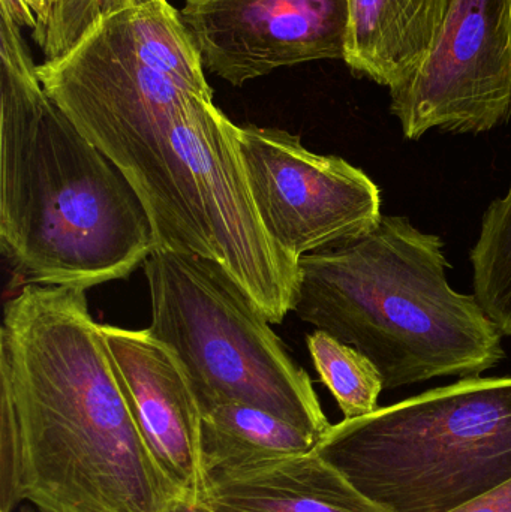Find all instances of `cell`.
<instances>
[{"mask_svg":"<svg viewBox=\"0 0 511 512\" xmlns=\"http://www.w3.org/2000/svg\"><path fill=\"white\" fill-rule=\"evenodd\" d=\"M239 143L258 215L297 261L380 224V188L345 159L317 155L282 129L240 126Z\"/></svg>","mask_w":511,"mask_h":512,"instance_id":"cell-6","label":"cell"},{"mask_svg":"<svg viewBox=\"0 0 511 512\" xmlns=\"http://www.w3.org/2000/svg\"><path fill=\"white\" fill-rule=\"evenodd\" d=\"M218 512H384L317 451L207 475Z\"/></svg>","mask_w":511,"mask_h":512,"instance_id":"cell-10","label":"cell"},{"mask_svg":"<svg viewBox=\"0 0 511 512\" xmlns=\"http://www.w3.org/2000/svg\"><path fill=\"white\" fill-rule=\"evenodd\" d=\"M321 436L243 403L203 411L201 457L206 475L317 450Z\"/></svg>","mask_w":511,"mask_h":512,"instance_id":"cell-12","label":"cell"},{"mask_svg":"<svg viewBox=\"0 0 511 512\" xmlns=\"http://www.w3.org/2000/svg\"><path fill=\"white\" fill-rule=\"evenodd\" d=\"M140 0H53L50 15L33 39L44 53L45 62L57 60L74 50L105 18L119 14Z\"/></svg>","mask_w":511,"mask_h":512,"instance_id":"cell-16","label":"cell"},{"mask_svg":"<svg viewBox=\"0 0 511 512\" xmlns=\"http://www.w3.org/2000/svg\"><path fill=\"white\" fill-rule=\"evenodd\" d=\"M177 498L86 291L24 286L0 328V512H167Z\"/></svg>","mask_w":511,"mask_h":512,"instance_id":"cell-1","label":"cell"},{"mask_svg":"<svg viewBox=\"0 0 511 512\" xmlns=\"http://www.w3.org/2000/svg\"><path fill=\"white\" fill-rule=\"evenodd\" d=\"M101 330L120 387L162 471L183 499L207 502L203 414L179 361L149 328Z\"/></svg>","mask_w":511,"mask_h":512,"instance_id":"cell-9","label":"cell"},{"mask_svg":"<svg viewBox=\"0 0 511 512\" xmlns=\"http://www.w3.org/2000/svg\"><path fill=\"white\" fill-rule=\"evenodd\" d=\"M129 45L150 68L177 86L213 101L200 51L188 27L168 0H140L119 12Z\"/></svg>","mask_w":511,"mask_h":512,"instance_id":"cell-13","label":"cell"},{"mask_svg":"<svg viewBox=\"0 0 511 512\" xmlns=\"http://www.w3.org/2000/svg\"><path fill=\"white\" fill-rule=\"evenodd\" d=\"M408 140L440 129L482 134L511 119V0H450L422 65L390 89Z\"/></svg>","mask_w":511,"mask_h":512,"instance_id":"cell-7","label":"cell"},{"mask_svg":"<svg viewBox=\"0 0 511 512\" xmlns=\"http://www.w3.org/2000/svg\"><path fill=\"white\" fill-rule=\"evenodd\" d=\"M474 295L504 336H511V185L483 216L470 255Z\"/></svg>","mask_w":511,"mask_h":512,"instance_id":"cell-14","label":"cell"},{"mask_svg":"<svg viewBox=\"0 0 511 512\" xmlns=\"http://www.w3.org/2000/svg\"><path fill=\"white\" fill-rule=\"evenodd\" d=\"M384 512H450L511 480V376L464 378L330 427L317 447Z\"/></svg>","mask_w":511,"mask_h":512,"instance_id":"cell-4","label":"cell"},{"mask_svg":"<svg viewBox=\"0 0 511 512\" xmlns=\"http://www.w3.org/2000/svg\"><path fill=\"white\" fill-rule=\"evenodd\" d=\"M0 23V249L26 285L86 289L155 252L125 174L47 95L8 15Z\"/></svg>","mask_w":511,"mask_h":512,"instance_id":"cell-2","label":"cell"},{"mask_svg":"<svg viewBox=\"0 0 511 512\" xmlns=\"http://www.w3.org/2000/svg\"><path fill=\"white\" fill-rule=\"evenodd\" d=\"M444 243L402 216L299 259L293 312L369 358L384 390L476 378L506 357L476 295L450 286Z\"/></svg>","mask_w":511,"mask_h":512,"instance_id":"cell-3","label":"cell"},{"mask_svg":"<svg viewBox=\"0 0 511 512\" xmlns=\"http://www.w3.org/2000/svg\"><path fill=\"white\" fill-rule=\"evenodd\" d=\"M144 273L149 331L179 361L201 414L219 403H243L326 436L332 424L308 372L222 268L155 249Z\"/></svg>","mask_w":511,"mask_h":512,"instance_id":"cell-5","label":"cell"},{"mask_svg":"<svg viewBox=\"0 0 511 512\" xmlns=\"http://www.w3.org/2000/svg\"><path fill=\"white\" fill-rule=\"evenodd\" d=\"M450 512H511V480Z\"/></svg>","mask_w":511,"mask_h":512,"instance_id":"cell-17","label":"cell"},{"mask_svg":"<svg viewBox=\"0 0 511 512\" xmlns=\"http://www.w3.org/2000/svg\"><path fill=\"white\" fill-rule=\"evenodd\" d=\"M51 2H53V0H51ZM51 5H53V3H51Z\"/></svg>","mask_w":511,"mask_h":512,"instance_id":"cell-20","label":"cell"},{"mask_svg":"<svg viewBox=\"0 0 511 512\" xmlns=\"http://www.w3.org/2000/svg\"><path fill=\"white\" fill-rule=\"evenodd\" d=\"M23 2L32 9L33 14L36 15V20H38V24H36L33 30L39 29L47 21L51 11V3L53 2L51 0H23Z\"/></svg>","mask_w":511,"mask_h":512,"instance_id":"cell-19","label":"cell"},{"mask_svg":"<svg viewBox=\"0 0 511 512\" xmlns=\"http://www.w3.org/2000/svg\"><path fill=\"white\" fill-rule=\"evenodd\" d=\"M450 0H350L344 62L356 77L395 89L431 51Z\"/></svg>","mask_w":511,"mask_h":512,"instance_id":"cell-11","label":"cell"},{"mask_svg":"<svg viewBox=\"0 0 511 512\" xmlns=\"http://www.w3.org/2000/svg\"><path fill=\"white\" fill-rule=\"evenodd\" d=\"M306 345L321 382L335 397L344 420L377 411L383 378L366 355L321 330L309 334Z\"/></svg>","mask_w":511,"mask_h":512,"instance_id":"cell-15","label":"cell"},{"mask_svg":"<svg viewBox=\"0 0 511 512\" xmlns=\"http://www.w3.org/2000/svg\"><path fill=\"white\" fill-rule=\"evenodd\" d=\"M167 512H218L207 502H194L188 499L177 498L171 502Z\"/></svg>","mask_w":511,"mask_h":512,"instance_id":"cell-18","label":"cell"},{"mask_svg":"<svg viewBox=\"0 0 511 512\" xmlns=\"http://www.w3.org/2000/svg\"><path fill=\"white\" fill-rule=\"evenodd\" d=\"M204 69L240 87L285 66L344 60L350 0H186Z\"/></svg>","mask_w":511,"mask_h":512,"instance_id":"cell-8","label":"cell"}]
</instances>
